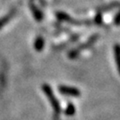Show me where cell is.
Wrapping results in <instances>:
<instances>
[{
  "instance_id": "9c48e42d",
  "label": "cell",
  "mask_w": 120,
  "mask_h": 120,
  "mask_svg": "<svg viewBox=\"0 0 120 120\" xmlns=\"http://www.w3.org/2000/svg\"><path fill=\"white\" fill-rule=\"evenodd\" d=\"M76 112V108L73 105L72 103H69L68 104V107L66 109V111H65V114L67 116H73Z\"/></svg>"
},
{
  "instance_id": "5b68a950",
  "label": "cell",
  "mask_w": 120,
  "mask_h": 120,
  "mask_svg": "<svg viewBox=\"0 0 120 120\" xmlns=\"http://www.w3.org/2000/svg\"><path fill=\"white\" fill-rule=\"evenodd\" d=\"M15 13H16V9L14 8V9H13L11 12H9V13H7V15H5V16H4V17L0 18V30L10 22V20L15 15Z\"/></svg>"
},
{
  "instance_id": "ba28073f",
  "label": "cell",
  "mask_w": 120,
  "mask_h": 120,
  "mask_svg": "<svg viewBox=\"0 0 120 120\" xmlns=\"http://www.w3.org/2000/svg\"><path fill=\"white\" fill-rule=\"evenodd\" d=\"M30 5L31 10H32V12H33V14H34L35 18H36L38 21H41V20H42V18H43L42 13H41V12H40L38 9L33 4H30Z\"/></svg>"
},
{
  "instance_id": "8fae6325",
  "label": "cell",
  "mask_w": 120,
  "mask_h": 120,
  "mask_svg": "<svg viewBox=\"0 0 120 120\" xmlns=\"http://www.w3.org/2000/svg\"><path fill=\"white\" fill-rule=\"evenodd\" d=\"M95 23L98 24V25H101V22H102V16H101V12L99 11L98 13L96 14V17H95Z\"/></svg>"
},
{
  "instance_id": "7c38bea8",
  "label": "cell",
  "mask_w": 120,
  "mask_h": 120,
  "mask_svg": "<svg viewBox=\"0 0 120 120\" xmlns=\"http://www.w3.org/2000/svg\"><path fill=\"white\" fill-rule=\"evenodd\" d=\"M114 22H115V24H116V25H120V11L116 15L115 20H114Z\"/></svg>"
},
{
  "instance_id": "30bf717a",
  "label": "cell",
  "mask_w": 120,
  "mask_h": 120,
  "mask_svg": "<svg viewBox=\"0 0 120 120\" xmlns=\"http://www.w3.org/2000/svg\"><path fill=\"white\" fill-rule=\"evenodd\" d=\"M119 4H120L118 3V2H114V3H112V4L107 5L106 7L102 8V11H103V12H106V11H109V10H111V9L116 8V7H117V6L119 5Z\"/></svg>"
},
{
  "instance_id": "8992f818",
  "label": "cell",
  "mask_w": 120,
  "mask_h": 120,
  "mask_svg": "<svg viewBox=\"0 0 120 120\" xmlns=\"http://www.w3.org/2000/svg\"><path fill=\"white\" fill-rule=\"evenodd\" d=\"M114 55H115V60L116 64L118 69V72L120 74V45L116 44L114 46Z\"/></svg>"
},
{
  "instance_id": "52a82bcc",
  "label": "cell",
  "mask_w": 120,
  "mask_h": 120,
  "mask_svg": "<svg viewBox=\"0 0 120 120\" xmlns=\"http://www.w3.org/2000/svg\"><path fill=\"white\" fill-rule=\"evenodd\" d=\"M44 45H45V41H44V38L42 37H38L36 42H35V49L38 52L42 51V49L44 47Z\"/></svg>"
},
{
  "instance_id": "6da1fadb",
  "label": "cell",
  "mask_w": 120,
  "mask_h": 120,
  "mask_svg": "<svg viewBox=\"0 0 120 120\" xmlns=\"http://www.w3.org/2000/svg\"><path fill=\"white\" fill-rule=\"evenodd\" d=\"M42 89H43L45 94L46 95V97L49 99V101H50V103H51V105H52V109H53V110H54L57 114H59L60 111V103H59V101H58L57 98L55 97V95L53 94L52 90V88L50 87V86L47 85V84H44L43 86H42Z\"/></svg>"
},
{
  "instance_id": "7a4b0ae2",
  "label": "cell",
  "mask_w": 120,
  "mask_h": 120,
  "mask_svg": "<svg viewBox=\"0 0 120 120\" xmlns=\"http://www.w3.org/2000/svg\"><path fill=\"white\" fill-rule=\"evenodd\" d=\"M99 38V35H94L93 37H91L90 38L88 39L87 41H86L85 44H83V45H79L77 48H76V49H74V50H72L71 52H69V56L70 59H74V58H76L80 52H81L83 50H85V49H86V48L90 47L91 45H93V44L94 43L95 41L98 39Z\"/></svg>"
},
{
  "instance_id": "277c9868",
  "label": "cell",
  "mask_w": 120,
  "mask_h": 120,
  "mask_svg": "<svg viewBox=\"0 0 120 120\" xmlns=\"http://www.w3.org/2000/svg\"><path fill=\"white\" fill-rule=\"evenodd\" d=\"M58 90L61 94L73 96V97H79L81 95L80 91L75 87H70V86H60L58 87Z\"/></svg>"
},
{
  "instance_id": "3957f363",
  "label": "cell",
  "mask_w": 120,
  "mask_h": 120,
  "mask_svg": "<svg viewBox=\"0 0 120 120\" xmlns=\"http://www.w3.org/2000/svg\"><path fill=\"white\" fill-rule=\"evenodd\" d=\"M56 16H57V18H58L60 21L68 22V23H70V24H73V25H83V24L89 25V24H90V22H89V21H77V20H73L69 14H67V13H62V12L57 13Z\"/></svg>"
}]
</instances>
